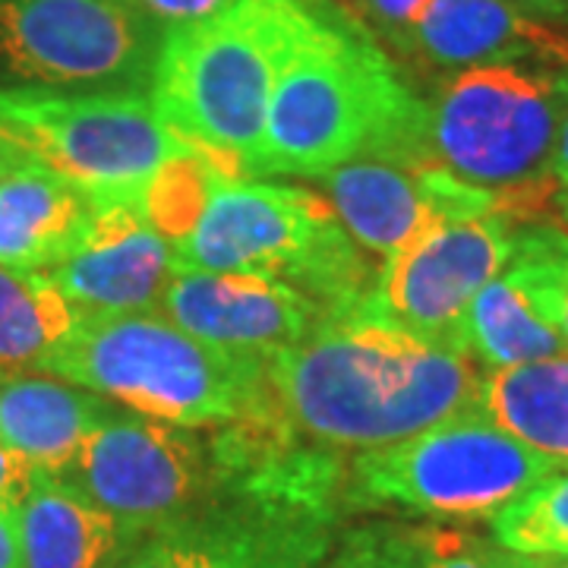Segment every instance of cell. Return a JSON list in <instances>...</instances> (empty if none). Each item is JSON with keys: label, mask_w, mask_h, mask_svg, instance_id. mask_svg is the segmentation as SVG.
Instances as JSON below:
<instances>
[{"label": "cell", "mask_w": 568, "mask_h": 568, "mask_svg": "<svg viewBox=\"0 0 568 568\" xmlns=\"http://www.w3.org/2000/svg\"><path fill=\"white\" fill-rule=\"evenodd\" d=\"M265 376L284 424L351 458L477 410L487 379L474 357L383 323L366 306L323 320L265 361Z\"/></svg>", "instance_id": "cell-1"}, {"label": "cell", "mask_w": 568, "mask_h": 568, "mask_svg": "<svg viewBox=\"0 0 568 568\" xmlns=\"http://www.w3.org/2000/svg\"><path fill=\"white\" fill-rule=\"evenodd\" d=\"M203 496L168 537L205 568H316L347 511L345 455L301 439L275 402L265 414L209 426Z\"/></svg>", "instance_id": "cell-2"}, {"label": "cell", "mask_w": 568, "mask_h": 568, "mask_svg": "<svg viewBox=\"0 0 568 568\" xmlns=\"http://www.w3.org/2000/svg\"><path fill=\"white\" fill-rule=\"evenodd\" d=\"M417 82L361 22L316 0V17L275 82L250 178H304L354 162L429 168Z\"/></svg>", "instance_id": "cell-3"}, {"label": "cell", "mask_w": 568, "mask_h": 568, "mask_svg": "<svg viewBox=\"0 0 568 568\" xmlns=\"http://www.w3.org/2000/svg\"><path fill=\"white\" fill-rule=\"evenodd\" d=\"M316 0H237L209 20L168 29L149 99L162 121L234 178H250L284 63Z\"/></svg>", "instance_id": "cell-4"}, {"label": "cell", "mask_w": 568, "mask_h": 568, "mask_svg": "<svg viewBox=\"0 0 568 568\" xmlns=\"http://www.w3.org/2000/svg\"><path fill=\"white\" fill-rule=\"evenodd\" d=\"M420 145L429 168L528 215H549L568 114V63H499L429 77Z\"/></svg>", "instance_id": "cell-5"}, {"label": "cell", "mask_w": 568, "mask_h": 568, "mask_svg": "<svg viewBox=\"0 0 568 568\" xmlns=\"http://www.w3.org/2000/svg\"><path fill=\"white\" fill-rule=\"evenodd\" d=\"M39 373L178 426L234 424L272 407L265 361L205 345L159 310L82 313L77 332Z\"/></svg>", "instance_id": "cell-6"}, {"label": "cell", "mask_w": 568, "mask_h": 568, "mask_svg": "<svg viewBox=\"0 0 568 568\" xmlns=\"http://www.w3.org/2000/svg\"><path fill=\"white\" fill-rule=\"evenodd\" d=\"M174 256L178 272L263 275L287 284L323 320L364 310L379 278V265L354 244L325 196L253 178L215 183Z\"/></svg>", "instance_id": "cell-7"}, {"label": "cell", "mask_w": 568, "mask_h": 568, "mask_svg": "<svg viewBox=\"0 0 568 568\" xmlns=\"http://www.w3.org/2000/svg\"><path fill=\"white\" fill-rule=\"evenodd\" d=\"M559 467L487 414L467 410L405 443L347 462V511H392L436 525L496 521Z\"/></svg>", "instance_id": "cell-8"}, {"label": "cell", "mask_w": 568, "mask_h": 568, "mask_svg": "<svg viewBox=\"0 0 568 568\" xmlns=\"http://www.w3.org/2000/svg\"><path fill=\"white\" fill-rule=\"evenodd\" d=\"M0 142L80 186L95 209L142 205L164 164L196 152L149 89H0Z\"/></svg>", "instance_id": "cell-9"}, {"label": "cell", "mask_w": 568, "mask_h": 568, "mask_svg": "<svg viewBox=\"0 0 568 568\" xmlns=\"http://www.w3.org/2000/svg\"><path fill=\"white\" fill-rule=\"evenodd\" d=\"M162 39L121 0H0V89H149Z\"/></svg>", "instance_id": "cell-10"}, {"label": "cell", "mask_w": 568, "mask_h": 568, "mask_svg": "<svg viewBox=\"0 0 568 568\" xmlns=\"http://www.w3.org/2000/svg\"><path fill=\"white\" fill-rule=\"evenodd\" d=\"M212 470L209 426H178L118 407L73 458L67 484L140 544L174 528Z\"/></svg>", "instance_id": "cell-11"}, {"label": "cell", "mask_w": 568, "mask_h": 568, "mask_svg": "<svg viewBox=\"0 0 568 568\" xmlns=\"http://www.w3.org/2000/svg\"><path fill=\"white\" fill-rule=\"evenodd\" d=\"M525 219L511 209H496L426 231L379 265L366 313L424 342L467 354V310L506 265Z\"/></svg>", "instance_id": "cell-12"}, {"label": "cell", "mask_w": 568, "mask_h": 568, "mask_svg": "<svg viewBox=\"0 0 568 568\" xmlns=\"http://www.w3.org/2000/svg\"><path fill=\"white\" fill-rule=\"evenodd\" d=\"M568 231L549 215L525 219L506 265L465 320V351L484 373L568 357Z\"/></svg>", "instance_id": "cell-13"}, {"label": "cell", "mask_w": 568, "mask_h": 568, "mask_svg": "<svg viewBox=\"0 0 568 568\" xmlns=\"http://www.w3.org/2000/svg\"><path fill=\"white\" fill-rule=\"evenodd\" d=\"M316 183L354 244L379 265L439 224L506 209L496 196L448 178L439 168L388 159H354L320 174Z\"/></svg>", "instance_id": "cell-14"}, {"label": "cell", "mask_w": 568, "mask_h": 568, "mask_svg": "<svg viewBox=\"0 0 568 568\" xmlns=\"http://www.w3.org/2000/svg\"><path fill=\"white\" fill-rule=\"evenodd\" d=\"M155 310L205 345L256 361H272L323 323V313L287 284L193 268L168 282Z\"/></svg>", "instance_id": "cell-15"}, {"label": "cell", "mask_w": 568, "mask_h": 568, "mask_svg": "<svg viewBox=\"0 0 568 568\" xmlns=\"http://www.w3.org/2000/svg\"><path fill=\"white\" fill-rule=\"evenodd\" d=\"M41 275L82 313H145L178 275V256L142 205H108L95 209L82 244Z\"/></svg>", "instance_id": "cell-16"}, {"label": "cell", "mask_w": 568, "mask_h": 568, "mask_svg": "<svg viewBox=\"0 0 568 568\" xmlns=\"http://www.w3.org/2000/svg\"><path fill=\"white\" fill-rule=\"evenodd\" d=\"M499 63H568V32L530 20L511 0H429L398 67L443 77Z\"/></svg>", "instance_id": "cell-17"}, {"label": "cell", "mask_w": 568, "mask_h": 568, "mask_svg": "<svg viewBox=\"0 0 568 568\" xmlns=\"http://www.w3.org/2000/svg\"><path fill=\"white\" fill-rule=\"evenodd\" d=\"M114 410L102 395L51 373H0V443L41 474L63 477Z\"/></svg>", "instance_id": "cell-18"}, {"label": "cell", "mask_w": 568, "mask_h": 568, "mask_svg": "<svg viewBox=\"0 0 568 568\" xmlns=\"http://www.w3.org/2000/svg\"><path fill=\"white\" fill-rule=\"evenodd\" d=\"M92 219L95 205L80 186L20 155L0 178V265L51 272L82 244Z\"/></svg>", "instance_id": "cell-19"}, {"label": "cell", "mask_w": 568, "mask_h": 568, "mask_svg": "<svg viewBox=\"0 0 568 568\" xmlns=\"http://www.w3.org/2000/svg\"><path fill=\"white\" fill-rule=\"evenodd\" d=\"M26 568H121L133 540L63 477L36 470L13 508Z\"/></svg>", "instance_id": "cell-20"}, {"label": "cell", "mask_w": 568, "mask_h": 568, "mask_svg": "<svg viewBox=\"0 0 568 568\" xmlns=\"http://www.w3.org/2000/svg\"><path fill=\"white\" fill-rule=\"evenodd\" d=\"M480 410L525 446L568 465V357L487 373Z\"/></svg>", "instance_id": "cell-21"}, {"label": "cell", "mask_w": 568, "mask_h": 568, "mask_svg": "<svg viewBox=\"0 0 568 568\" xmlns=\"http://www.w3.org/2000/svg\"><path fill=\"white\" fill-rule=\"evenodd\" d=\"M484 540L436 521L373 518L342 534L332 568H493Z\"/></svg>", "instance_id": "cell-22"}, {"label": "cell", "mask_w": 568, "mask_h": 568, "mask_svg": "<svg viewBox=\"0 0 568 568\" xmlns=\"http://www.w3.org/2000/svg\"><path fill=\"white\" fill-rule=\"evenodd\" d=\"M80 316L48 275L0 265V373L41 369L77 332Z\"/></svg>", "instance_id": "cell-23"}, {"label": "cell", "mask_w": 568, "mask_h": 568, "mask_svg": "<svg viewBox=\"0 0 568 568\" xmlns=\"http://www.w3.org/2000/svg\"><path fill=\"white\" fill-rule=\"evenodd\" d=\"M493 540L518 552L568 559V465L493 521Z\"/></svg>", "instance_id": "cell-24"}, {"label": "cell", "mask_w": 568, "mask_h": 568, "mask_svg": "<svg viewBox=\"0 0 568 568\" xmlns=\"http://www.w3.org/2000/svg\"><path fill=\"white\" fill-rule=\"evenodd\" d=\"M426 3L429 0H361L354 20L364 26L379 48H386L392 61H402Z\"/></svg>", "instance_id": "cell-25"}, {"label": "cell", "mask_w": 568, "mask_h": 568, "mask_svg": "<svg viewBox=\"0 0 568 568\" xmlns=\"http://www.w3.org/2000/svg\"><path fill=\"white\" fill-rule=\"evenodd\" d=\"M133 13H140L142 20H149L155 29H178V26H190V22L209 20L215 13L227 10L237 0H121Z\"/></svg>", "instance_id": "cell-26"}, {"label": "cell", "mask_w": 568, "mask_h": 568, "mask_svg": "<svg viewBox=\"0 0 568 568\" xmlns=\"http://www.w3.org/2000/svg\"><path fill=\"white\" fill-rule=\"evenodd\" d=\"M121 568H205V562L168 537H145L133 547Z\"/></svg>", "instance_id": "cell-27"}, {"label": "cell", "mask_w": 568, "mask_h": 568, "mask_svg": "<svg viewBox=\"0 0 568 568\" xmlns=\"http://www.w3.org/2000/svg\"><path fill=\"white\" fill-rule=\"evenodd\" d=\"M32 477H36V470L0 443V506L10 508V511L20 506Z\"/></svg>", "instance_id": "cell-28"}, {"label": "cell", "mask_w": 568, "mask_h": 568, "mask_svg": "<svg viewBox=\"0 0 568 568\" xmlns=\"http://www.w3.org/2000/svg\"><path fill=\"white\" fill-rule=\"evenodd\" d=\"M493 568H568L566 556H547V552H518V549L499 547L496 540H484Z\"/></svg>", "instance_id": "cell-29"}, {"label": "cell", "mask_w": 568, "mask_h": 568, "mask_svg": "<svg viewBox=\"0 0 568 568\" xmlns=\"http://www.w3.org/2000/svg\"><path fill=\"white\" fill-rule=\"evenodd\" d=\"M530 20L544 22L556 32H568V0H511Z\"/></svg>", "instance_id": "cell-30"}, {"label": "cell", "mask_w": 568, "mask_h": 568, "mask_svg": "<svg viewBox=\"0 0 568 568\" xmlns=\"http://www.w3.org/2000/svg\"><path fill=\"white\" fill-rule=\"evenodd\" d=\"M0 568H26L17 518L10 508L3 506H0Z\"/></svg>", "instance_id": "cell-31"}, {"label": "cell", "mask_w": 568, "mask_h": 568, "mask_svg": "<svg viewBox=\"0 0 568 568\" xmlns=\"http://www.w3.org/2000/svg\"><path fill=\"white\" fill-rule=\"evenodd\" d=\"M552 181L556 190L568 186V114L562 121V133H559V145H556V159H552Z\"/></svg>", "instance_id": "cell-32"}, {"label": "cell", "mask_w": 568, "mask_h": 568, "mask_svg": "<svg viewBox=\"0 0 568 568\" xmlns=\"http://www.w3.org/2000/svg\"><path fill=\"white\" fill-rule=\"evenodd\" d=\"M549 219L559 222L568 231V186H559V190L549 196Z\"/></svg>", "instance_id": "cell-33"}, {"label": "cell", "mask_w": 568, "mask_h": 568, "mask_svg": "<svg viewBox=\"0 0 568 568\" xmlns=\"http://www.w3.org/2000/svg\"><path fill=\"white\" fill-rule=\"evenodd\" d=\"M17 159H20V152H17V149H10L7 142H0V178L7 174V168L17 162Z\"/></svg>", "instance_id": "cell-34"}, {"label": "cell", "mask_w": 568, "mask_h": 568, "mask_svg": "<svg viewBox=\"0 0 568 568\" xmlns=\"http://www.w3.org/2000/svg\"><path fill=\"white\" fill-rule=\"evenodd\" d=\"M320 3H328V7L342 10L345 17H351V20H354V17H357V3H361V0H320ZM354 22H357V20H354Z\"/></svg>", "instance_id": "cell-35"}, {"label": "cell", "mask_w": 568, "mask_h": 568, "mask_svg": "<svg viewBox=\"0 0 568 568\" xmlns=\"http://www.w3.org/2000/svg\"><path fill=\"white\" fill-rule=\"evenodd\" d=\"M562 332H566V342H568V304H566V320H562Z\"/></svg>", "instance_id": "cell-36"}]
</instances>
